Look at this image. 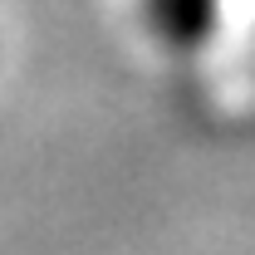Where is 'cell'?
<instances>
[{
	"instance_id": "obj_1",
	"label": "cell",
	"mask_w": 255,
	"mask_h": 255,
	"mask_svg": "<svg viewBox=\"0 0 255 255\" xmlns=\"http://www.w3.org/2000/svg\"><path fill=\"white\" fill-rule=\"evenodd\" d=\"M152 5V25L172 44H196L211 30V0H147Z\"/></svg>"
}]
</instances>
